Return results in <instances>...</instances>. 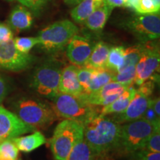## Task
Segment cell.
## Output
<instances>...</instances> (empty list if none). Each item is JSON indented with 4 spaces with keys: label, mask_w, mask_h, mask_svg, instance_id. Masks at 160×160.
Segmentation results:
<instances>
[{
    "label": "cell",
    "mask_w": 160,
    "mask_h": 160,
    "mask_svg": "<svg viewBox=\"0 0 160 160\" xmlns=\"http://www.w3.org/2000/svg\"><path fill=\"white\" fill-rule=\"evenodd\" d=\"M120 129L111 118L98 114L83 124L84 138L97 155L101 154L118 148Z\"/></svg>",
    "instance_id": "obj_1"
},
{
    "label": "cell",
    "mask_w": 160,
    "mask_h": 160,
    "mask_svg": "<svg viewBox=\"0 0 160 160\" xmlns=\"http://www.w3.org/2000/svg\"><path fill=\"white\" fill-rule=\"evenodd\" d=\"M83 136L82 124L77 121L65 119L58 124L49 141L55 159H67L76 142Z\"/></svg>",
    "instance_id": "obj_2"
},
{
    "label": "cell",
    "mask_w": 160,
    "mask_h": 160,
    "mask_svg": "<svg viewBox=\"0 0 160 160\" xmlns=\"http://www.w3.org/2000/svg\"><path fill=\"white\" fill-rule=\"evenodd\" d=\"M51 100L53 101L51 107L57 117L74 120L82 125L86 121L98 115L99 113L96 106L85 103L76 96L59 92Z\"/></svg>",
    "instance_id": "obj_3"
},
{
    "label": "cell",
    "mask_w": 160,
    "mask_h": 160,
    "mask_svg": "<svg viewBox=\"0 0 160 160\" xmlns=\"http://www.w3.org/2000/svg\"><path fill=\"white\" fill-rule=\"evenodd\" d=\"M14 108L22 121L35 128L48 127L57 119L51 106L32 98H21L15 103Z\"/></svg>",
    "instance_id": "obj_4"
},
{
    "label": "cell",
    "mask_w": 160,
    "mask_h": 160,
    "mask_svg": "<svg viewBox=\"0 0 160 160\" xmlns=\"http://www.w3.org/2000/svg\"><path fill=\"white\" fill-rule=\"evenodd\" d=\"M157 127H160V124L150 122L142 118L125 123L120 129L118 148L128 153L142 149L147 139Z\"/></svg>",
    "instance_id": "obj_5"
},
{
    "label": "cell",
    "mask_w": 160,
    "mask_h": 160,
    "mask_svg": "<svg viewBox=\"0 0 160 160\" xmlns=\"http://www.w3.org/2000/svg\"><path fill=\"white\" fill-rule=\"evenodd\" d=\"M79 33V28L68 19L55 22L42 30L37 36L39 45L43 50L56 52L63 49L72 37Z\"/></svg>",
    "instance_id": "obj_6"
},
{
    "label": "cell",
    "mask_w": 160,
    "mask_h": 160,
    "mask_svg": "<svg viewBox=\"0 0 160 160\" xmlns=\"http://www.w3.org/2000/svg\"><path fill=\"white\" fill-rule=\"evenodd\" d=\"M61 68L54 60H49L39 65L33 73L31 86L45 97L52 99L59 93Z\"/></svg>",
    "instance_id": "obj_7"
},
{
    "label": "cell",
    "mask_w": 160,
    "mask_h": 160,
    "mask_svg": "<svg viewBox=\"0 0 160 160\" xmlns=\"http://www.w3.org/2000/svg\"><path fill=\"white\" fill-rule=\"evenodd\" d=\"M125 29L137 37L141 42L159 39L160 36L159 13L138 14L128 18L122 23Z\"/></svg>",
    "instance_id": "obj_8"
},
{
    "label": "cell",
    "mask_w": 160,
    "mask_h": 160,
    "mask_svg": "<svg viewBox=\"0 0 160 160\" xmlns=\"http://www.w3.org/2000/svg\"><path fill=\"white\" fill-rule=\"evenodd\" d=\"M159 48L151 43V42H146L145 51L136 65V77L133 83L139 86L144 82L151 79L152 76L157 73L159 68Z\"/></svg>",
    "instance_id": "obj_9"
},
{
    "label": "cell",
    "mask_w": 160,
    "mask_h": 160,
    "mask_svg": "<svg viewBox=\"0 0 160 160\" xmlns=\"http://www.w3.org/2000/svg\"><path fill=\"white\" fill-rule=\"evenodd\" d=\"M33 62L29 53L18 51L13 39L0 42V68L9 71H19L27 68Z\"/></svg>",
    "instance_id": "obj_10"
},
{
    "label": "cell",
    "mask_w": 160,
    "mask_h": 160,
    "mask_svg": "<svg viewBox=\"0 0 160 160\" xmlns=\"http://www.w3.org/2000/svg\"><path fill=\"white\" fill-rule=\"evenodd\" d=\"M24 122L17 114L0 105V141L12 139L36 131Z\"/></svg>",
    "instance_id": "obj_11"
},
{
    "label": "cell",
    "mask_w": 160,
    "mask_h": 160,
    "mask_svg": "<svg viewBox=\"0 0 160 160\" xmlns=\"http://www.w3.org/2000/svg\"><path fill=\"white\" fill-rule=\"evenodd\" d=\"M129 87L111 81L104 85L97 91L83 93L79 96L85 103L93 106H105L113 102Z\"/></svg>",
    "instance_id": "obj_12"
},
{
    "label": "cell",
    "mask_w": 160,
    "mask_h": 160,
    "mask_svg": "<svg viewBox=\"0 0 160 160\" xmlns=\"http://www.w3.org/2000/svg\"><path fill=\"white\" fill-rule=\"evenodd\" d=\"M94 45L87 37L76 34L68 44L66 56L73 65L85 66L88 60Z\"/></svg>",
    "instance_id": "obj_13"
},
{
    "label": "cell",
    "mask_w": 160,
    "mask_h": 160,
    "mask_svg": "<svg viewBox=\"0 0 160 160\" xmlns=\"http://www.w3.org/2000/svg\"><path fill=\"white\" fill-rule=\"evenodd\" d=\"M151 101V97L142 94L137 91L127 108L121 113L113 114L111 119L118 124L127 123L139 119L148 108Z\"/></svg>",
    "instance_id": "obj_14"
},
{
    "label": "cell",
    "mask_w": 160,
    "mask_h": 160,
    "mask_svg": "<svg viewBox=\"0 0 160 160\" xmlns=\"http://www.w3.org/2000/svg\"><path fill=\"white\" fill-rule=\"evenodd\" d=\"M78 68L79 67L73 65L67 66L62 70L59 86L60 93L76 97H79L84 93V90L77 78Z\"/></svg>",
    "instance_id": "obj_15"
},
{
    "label": "cell",
    "mask_w": 160,
    "mask_h": 160,
    "mask_svg": "<svg viewBox=\"0 0 160 160\" xmlns=\"http://www.w3.org/2000/svg\"><path fill=\"white\" fill-rule=\"evenodd\" d=\"M10 28L17 32L29 29L33 23V16L28 8L17 5L13 9L8 18Z\"/></svg>",
    "instance_id": "obj_16"
},
{
    "label": "cell",
    "mask_w": 160,
    "mask_h": 160,
    "mask_svg": "<svg viewBox=\"0 0 160 160\" xmlns=\"http://www.w3.org/2000/svg\"><path fill=\"white\" fill-rule=\"evenodd\" d=\"M136 92H137V89L135 88V87H133V85L130 86L128 88L126 89L113 102L110 103L109 105L102 106V108L99 110V114L108 116L109 114L121 113L125 111L131 103Z\"/></svg>",
    "instance_id": "obj_17"
},
{
    "label": "cell",
    "mask_w": 160,
    "mask_h": 160,
    "mask_svg": "<svg viewBox=\"0 0 160 160\" xmlns=\"http://www.w3.org/2000/svg\"><path fill=\"white\" fill-rule=\"evenodd\" d=\"M113 8L107 5H103L94 11L84 22L90 31L100 32L102 31L111 16Z\"/></svg>",
    "instance_id": "obj_18"
},
{
    "label": "cell",
    "mask_w": 160,
    "mask_h": 160,
    "mask_svg": "<svg viewBox=\"0 0 160 160\" xmlns=\"http://www.w3.org/2000/svg\"><path fill=\"white\" fill-rule=\"evenodd\" d=\"M12 141L14 142L19 151L24 153H30L34 151L40 146L46 142V138L41 132L35 131L34 133L30 135L12 138Z\"/></svg>",
    "instance_id": "obj_19"
},
{
    "label": "cell",
    "mask_w": 160,
    "mask_h": 160,
    "mask_svg": "<svg viewBox=\"0 0 160 160\" xmlns=\"http://www.w3.org/2000/svg\"><path fill=\"white\" fill-rule=\"evenodd\" d=\"M105 4V0H85L72 9L71 18L76 22L84 23L93 11Z\"/></svg>",
    "instance_id": "obj_20"
},
{
    "label": "cell",
    "mask_w": 160,
    "mask_h": 160,
    "mask_svg": "<svg viewBox=\"0 0 160 160\" xmlns=\"http://www.w3.org/2000/svg\"><path fill=\"white\" fill-rule=\"evenodd\" d=\"M110 47L104 42H99L94 45L91 54L85 66L93 69H106L108 56Z\"/></svg>",
    "instance_id": "obj_21"
},
{
    "label": "cell",
    "mask_w": 160,
    "mask_h": 160,
    "mask_svg": "<svg viewBox=\"0 0 160 160\" xmlns=\"http://www.w3.org/2000/svg\"><path fill=\"white\" fill-rule=\"evenodd\" d=\"M96 155L83 136L76 142L66 160H93Z\"/></svg>",
    "instance_id": "obj_22"
},
{
    "label": "cell",
    "mask_w": 160,
    "mask_h": 160,
    "mask_svg": "<svg viewBox=\"0 0 160 160\" xmlns=\"http://www.w3.org/2000/svg\"><path fill=\"white\" fill-rule=\"evenodd\" d=\"M113 74V72L108 69H95L87 91L84 93H93L97 91L106 84L112 81Z\"/></svg>",
    "instance_id": "obj_23"
},
{
    "label": "cell",
    "mask_w": 160,
    "mask_h": 160,
    "mask_svg": "<svg viewBox=\"0 0 160 160\" xmlns=\"http://www.w3.org/2000/svg\"><path fill=\"white\" fill-rule=\"evenodd\" d=\"M125 48L122 46H114L110 48L108 56L106 69L113 73H117L120 70L124 62Z\"/></svg>",
    "instance_id": "obj_24"
},
{
    "label": "cell",
    "mask_w": 160,
    "mask_h": 160,
    "mask_svg": "<svg viewBox=\"0 0 160 160\" xmlns=\"http://www.w3.org/2000/svg\"><path fill=\"white\" fill-rule=\"evenodd\" d=\"M146 48V42H141L138 45L131 46L125 48V58L122 68L119 71L129 66H136L139 60L145 51ZM118 71V72H119Z\"/></svg>",
    "instance_id": "obj_25"
},
{
    "label": "cell",
    "mask_w": 160,
    "mask_h": 160,
    "mask_svg": "<svg viewBox=\"0 0 160 160\" xmlns=\"http://www.w3.org/2000/svg\"><path fill=\"white\" fill-rule=\"evenodd\" d=\"M136 77V66H129L119 72L113 73L112 81L130 87L133 85Z\"/></svg>",
    "instance_id": "obj_26"
},
{
    "label": "cell",
    "mask_w": 160,
    "mask_h": 160,
    "mask_svg": "<svg viewBox=\"0 0 160 160\" xmlns=\"http://www.w3.org/2000/svg\"><path fill=\"white\" fill-rule=\"evenodd\" d=\"M19 150L11 139L0 142V157L8 160H17Z\"/></svg>",
    "instance_id": "obj_27"
},
{
    "label": "cell",
    "mask_w": 160,
    "mask_h": 160,
    "mask_svg": "<svg viewBox=\"0 0 160 160\" xmlns=\"http://www.w3.org/2000/svg\"><path fill=\"white\" fill-rule=\"evenodd\" d=\"M14 45L18 51L22 53H28L35 45H39L37 37H17L13 38Z\"/></svg>",
    "instance_id": "obj_28"
},
{
    "label": "cell",
    "mask_w": 160,
    "mask_h": 160,
    "mask_svg": "<svg viewBox=\"0 0 160 160\" xmlns=\"http://www.w3.org/2000/svg\"><path fill=\"white\" fill-rule=\"evenodd\" d=\"M94 70L95 69L88 67V66H82L78 68L77 78L80 85L82 87L84 92L87 91Z\"/></svg>",
    "instance_id": "obj_29"
},
{
    "label": "cell",
    "mask_w": 160,
    "mask_h": 160,
    "mask_svg": "<svg viewBox=\"0 0 160 160\" xmlns=\"http://www.w3.org/2000/svg\"><path fill=\"white\" fill-rule=\"evenodd\" d=\"M9 1H17L38 15L45 8L51 0H9Z\"/></svg>",
    "instance_id": "obj_30"
},
{
    "label": "cell",
    "mask_w": 160,
    "mask_h": 160,
    "mask_svg": "<svg viewBox=\"0 0 160 160\" xmlns=\"http://www.w3.org/2000/svg\"><path fill=\"white\" fill-rule=\"evenodd\" d=\"M142 149L152 152H160V127H157L144 145Z\"/></svg>",
    "instance_id": "obj_31"
},
{
    "label": "cell",
    "mask_w": 160,
    "mask_h": 160,
    "mask_svg": "<svg viewBox=\"0 0 160 160\" xmlns=\"http://www.w3.org/2000/svg\"><path fill=\"white\" fill-rule=\"evenodd\" d=\"M131 160H160V152L139 149L130 153Z\"/></svg>",
    "instance_id": "obj_32"
},
{
    "label": "cell",
    "mask_w": 160,
    "mask_h": 160,
    "mask_svg": "<svg viewBox=\"0 0 160 160\" xmlns=\"http://www.w3.org/2000/svg\"><path fill=\"white\" fill-rule=\"evenodd\" d=\"M135 12L138 14H153L159 13V9L156 8L151 0H139Z\"/></svg>",
    "instance_id": "obj_33"
},
{
    "label": "cell",
    "mask_w": 160,
    "mask_h": 160,
    "mask_svg": "<svg viewBox=\"0 0 160 160\" xmlns=\"http://www.w3.org/2000/svg\"><path fill=\"white\" fill-rule=\"evenodd\" d=\"M155 82H156L152 79L147 80L139 85V88L137 89V91L141 93L142 94L147 96V97H151L154 90Z\"/></svg>",
    "instance_id": "obj_34"
},
{
    "label": "cell",
    "mask_w": 160,
    "mask_h": 160,
    "mask_svg": "<svg viewBox=\"0 0 160 160\" xmlns=\"http://www.w3.org/2000/svg\"><path fill=\"white\" fill-rule=\"evenodd\" d=\"M13 34L10 26L0 22V42H6L13 39Z\"/></svg>",
    "instance_id": "obj_35"
},
{
    "label": "cell",
    "mask_w": 160,
    "mask_h": 160,
    "mask_svg": "<svg viewBox=\"0 0 160 160\" xmlns=\"http://www.w3.org/2000/svg\"><path fill=\"white\" fill-rule=\"evenodd\" d=\"M142 118L144 119L147 120V121L150 122L154 123V124H160L159 117H158L157 113H156L152 109V108L150 106V105L148 106V108L146 109L145 113H143Z\"/></svg>",
    "instance_id": "obj_36"
},
{
    "label": "cell",
    "mask_w": 160,
    "mask_h": 160,
    "mask_svg": "<svg viewBox=\"0 0 160 160\" xmlns=\"http://www.w3.org/2000/svg\"><path fill=\"white\" fill-rule=\"evenodd\" d=\"M8 92V87L6 82V80L3 76L0 73V103H2L5 99Z\"/></svg>",
    "instance_id": "obj_37"
},
{
    "label": "cell",
    "mask_w": 160,
    "mask_h": 160,
    "mask_svg": "<svg viewBox=\"0 0 160 160\" xmlns=\"http://www.w3.org/2000/svg\"><path fill=\"white\" fill-rule=\"evenodd\" d=\"M128 0H105V5L110 6L112 8H114L125 7Z\"/></svg>",
    "instance_id": "obj_38"
},
{
    "label": "cell",
    "mask_w": 160,
    "mask_h": 160,
    "mask_svg": "<svg viewBox=\"0 0 160 160\" xmlns=\"http://www.w3.org/2000/svg\"><path fill=\"white\" fill-rule=\"evenodd\" d=\"M150 106L152 108V109L154 111V112L157 113L158 117H160V99L159 97L156 98L154 99H152L150 103Z\"/></svg>",
    "instance_id": "obj_39"
},
{
    "label": "cell",
    "mask_w": 160,
    "mask_h": 160,
    "mask_svg": "<svg viewBox=\"0 0 160 160\" xmlns=\"http://www.w3.org/2000/svg\"><path fill=\"white\" fill-rule=\"evenodd\" d=\"M139 0H128L127 2H126L125 8H131L135 11L138 5H139Z\"/></svg>",
    "instance_id": "obj_40"
},
{
    "label": "cell",
    "mask_w": 160,
    "mask_h": 160,
    "mask_svg": "<svg viewBox=\"0 0 160 160\" xmlns=\"http://www.w3.org/2000/svg\"><path fill=\"white\" fill-rule=\"evenodd\" d=\"M85 0H64L65 3L68 6H76Z\"/></svg>",
    "instance_id": "obj_41"
},
{
    "label": "cell",
    "mask_w": 160,
    "mask_h": 160,
    "mask_svg": "<svg viewBox=\"0 0 160 160\" xmlns=\"http://www.w3.org/2000/svg\"><path fill=\"white\" fill-rule=\"evenodd\" d=\"M151 1L154 4L156 8H157L158 9L160 10V0H151Z\"/></svg>",
    "instance_id": "obj_42"
},
{
    "label": "cell",
    "mask_w": 160,
    "mask_h": 160,
    "mask_svg": "<svg viewBox=\"0 0 160 160\" xmlns=\"http://www.w3.org/2000/svg\"><path fill=\"white\" fill-rule=\"evenodd\" d=\"M0 160H8V159H4L3 157H0Z\"/></svg>",
    "instance_id": "obj_43"
},
{
    "label": "cell",
    "mask_w": 160,
    "mask_h": 160,
    "mask_svg": "<svg viewBox=\"0 0 160 160\" xmlns=\"http://www.w3.org/2000/svg\"><path fill=\"white\" fill-rule=\"evenodd\" d=\"M18 160H22V159H18Z\"/></svg>",
    "instance_id": "obj_44"
},
{
    "label": "cell",
    "mask_w": 160,
    "mask_h": 160,
    "mask_svg": "<svg viewBox=\"0 0 160 160\" xmlns=\"http://www.w3.org/2000/svg\"><path fill=\"white\" fill-rule=\"evenodd\" d=\"M0 142H1V141H0Z\"/></svg>",
    "instance_id": "obj_45"
}]
</instances>
